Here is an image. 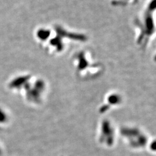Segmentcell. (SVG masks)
<instances>
[{"instance_id":"obj_1","label":"cell","mask_w":156,"mask_h":156,"mask_svg":"<svg viewBox=\"0 0 156 156\" xmlns=\"http://www.w3.org/2000/svg\"><path fill=\"white\" fill-rule=\"evenodd\" d=\"M38 37L42 42H45L46 50L54 54L64 52L72 42H81L86 40L85 35L69 31L58 25L41 29L38 32Z\"/></svg>"},{"instance_id":"obj_2","label":"cell","mask_w":156,"mask_h":156,"mask_svg":"<svg viewBox=\"0 0 156 156\" xmlns=\"http://www.w3.org/2000/svg\"><path fill=\"white\" fill-rule=\"evenodd\" d=\"M155 0L150 1L135 23L137 44L145 46L155 33Z\"/></svg>"},{"instance_id":"obj_3","label":"cell","mask_w":156,"mask_h":156,"mask_svg":"<svg viewBox=\"0 0 156 156\" xmlns=\"http://www.w3.org/2000/svg\"><path fill=\"white\" fill-rule=\"evenodd\" d=\"M90 56V54L86 50H81L75 54L72 61L77 72L86 73V70L89 69V73L92 74L91 70H93L95 73L99 72L96 70H101V64L97 63Z\"/></svg>"},{"instance_id":"obj_4","label":"cell","mask_w":156,"mask_h":156,"mask_svg":"<svg viewBox=\"0 0 156 156\" xmlns=\"http://www.w3.org/2000/svg\"><path fill=\"white\" fill-rule=\"evenodd\" d=\"M27 77H22L19 78L18 79H17L11 83V86L12 88H18L22 86L23 83H24L27 80Z\"/></svg>"},{"instance_id":"obj_5","label":"cell","mask_w":156,"mask_h":156,"mask_svg":"<svg viewBox=\"0 0 156 156\" xmlns=\"http://www.w3.org/2000/svg\"><path fill=\"white\" fill-rule=\"evenodd\" d=\"M6 120V116L5 113L0 109V123H4Z\"/></svg>"},{"instance_id":"obj_6","label":"cell","mask_w":156,"mask_h":156,"mask_svg":"<svg viewBox=\"0 0 156 156\" xmlns=\"http://www.w3.org/2000/svg\"><path fill=\"white\" fill-rule=\"evenodd\" d=\"M1 150H0V155H1Z\"/></svg>"}]
</instances>
